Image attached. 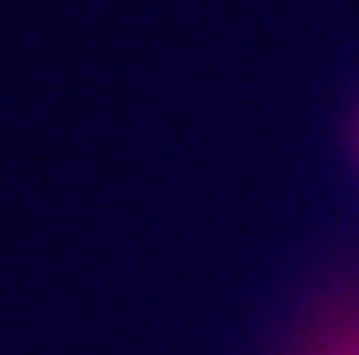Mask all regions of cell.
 <instances>
[{"label":"cell","mask_w":359,"mask_h":355,"mask_svg":"<svg viewBox=\"0 0 359 355\" xmlns=\"http://www.w3.org/2000/svg\"><path fill=\"white\" fill-rule=\"evenodd\" d=\"M337 355H359V340H352V344H348V348H340Z\"/></svg>","instance_id":"6da1fadb"}]
</instances>
